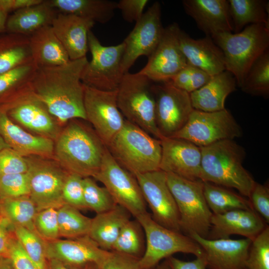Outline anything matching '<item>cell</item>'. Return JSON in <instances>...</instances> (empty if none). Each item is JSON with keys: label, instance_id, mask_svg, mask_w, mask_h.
I'll return each mask as SVG.
<instances>
[{"label": "cell", "instance_id": "1", "mask_svg": "<svg viewBox=\"0 0 269 269\" xmlns=\"http://www.w3.org/2000/svg\"><path fill=\"white\" fill-rule=\"evenodd\" d=\"M86 57L55 66L38 67L32 82L34 96L62 126L73 119L86 121L83 71Z\"/></svg>", "mask_w": 269, "mask_h": 269}, {"label": "cell", "instance_id": "2", "mask_svg": "<svg viewBox=\"0 0 269 269\" xmlns=\"http://www.w3.org/2000/svg\"><path fill=\"white\" fill-rule=\"evenodd\" d=\"M73 119L54 141L53 157L67 171L83 178L98 172L106 146L94 129Z\"/></svg>", "mask_w": 269, "mask_h": 269}, {"label": "cell", "instance_id": "3", "mask_svg": "<svg viewBox=\"0 0 269 269\" xmlns=\"http://www.w3.org/2000/svg\"><path fill=\"white\" fill-rule=\"evenodd\" d=\"M200 180L234 188L249 198L256 181L243 163L246 151L234 139H226L200 147Z\"/></svg>", "mask_w": 269, "mask_h": 269}, {"label": "cell", "instance_id": "4", "mask_svg": "<svg viewBox=\"0 0 269 269\" xmlns=\"http://www.w3.org/2000/svg\"><path fill=\"white\" fill-rule=\"evenodd\" d=\"M106 146L117 162L134 175L159 169L160 140L126 120Z\"/></svg>", "mask_w": 269, "mask_h": 269}, {"label": "cell", "instance_id": "5", "mask_svg": "<svg viewBox=\"0 0 269 269\" xmlns=\"http://www.w3.org/2000/svg\"><path fill=\"white\" fill-rule=\"evenodd\" d=\"M223 52L226 70L240 88L254 61L269 49V28L251 24L238 33L223 32L211 38Z\"/></svg>", "mask_w": 269, "mask_h": 269}, {"label": "cell", "instance_id": "6", "mask_svg": "<svg viewBox=\"0 0 269 269\" xmlns=\"http://www.w3.org/2000/svg\"><path fill=\"white\" fill-rule=\"evenodd\" d=\"M151 83L138 72L125 74L117 89V105L126 120L161 140L163 137L155 123V100Z\"/></svg>", "mask_w": 269, "mask_h": 269}, {"label": "cell", "instance_id": "7", "mask_svg": "<svg viewBox=\"0 0 269 269\" xmlns=\"http://www.w3.org/2000/svg\"><path fill=\"white\" fill-rule=\"evenodd\" d=\"M168 187L175 199L179 216L180 230L186 235L207 238L213 213L206 201L204 182L190 180L166 173Z\"/></svg>", "mask_w": 269, "mask_h": 269}, {"label": "cell", "instance_id": "8", "mask_svg": "<svg viewBox=\"0 0 269 269\" xmlns=\"http://www.w3.org/2000/svg\"><path fill=\"white\" fill-rule=\"evenodd\" d=\"M135 218L141 226L145 238V251L139 260L141 269H153L162 259L177 253L204 257L201 248L189 236L160 225L147 212Z\"/></svg>", "mask_w": 269, "mask_h": 269}, {"label": "cell", "instance_id": "9", "mask_svg": "<svg viewBox=\"0 0 269 269\" xmlns=\"http://www.w3.org/2000/svg\"><path fill=\"white\" fill-rule=\"evenodd\" d=\"M29 186V196L38 211L64 205L62 188L69 172L54 158L40 156L25 157Z\"/></svg>", "mask_w": 269, "mask_h": 269}, {"label": "cell", "instance_id": "10", "mask_svg": "<svg viewBox=\"0 0 269 269\" xmlns=\"http://www.w3.org/2000/svg\"><path fill=\"white\" fill-rule=\"evenodd\" d=\"M88 39L92 59L83 71L82 83L100 90H117L125 74L122 68L124 42L116 45H103L91 30Z\"/></svg>", "mask_w": 269, "mask_h": 269}, {"label": "cell", "instance_id": "11", "mask_svg": "<svg viewBox=\"0 0 269 269\" xmlns=\"http://www.w3.org/2000/svg\"><path fill=\"white\" fill-rule=\"evenodd\" d=\"M242 134L241 127L226 109L212 112L194 109L185 126L172 137L187 140L201 147L234 139Z\"/></svg>", "mask_w": 269, "mask_h": 269}, {"label": "cell", "instance_id": "12", "mask_svg": "<svg viewBox=\"0 0 269 269\" xmlns=\"http://www.w3.org/2000/svg\"><path fill=\"white\" fill-rule=\"evenodd\" d=\"M102 183L117 204L136 218L146 212V204L138 183L133 174L121 166L107 146L100 168L93 177Z\"/></svg>", "mask_w": 269, "mask_h": 269}, {"label": "cell", "instance_id": "13", "mask_svg": "<svg viewBox=\"0 0 269 269\" xmlns=\"http://www.w3.org/2000/svg\"><path fill=\"white\" fill-rule=\"evenodd\" d=\"M155 100V123L163 137H172L187 123L194 110L190 94L169 81L152 84Z\"/></svg>", "mask_w": 269, "mask_h": 269}, {"label": "cell", "instance_id": "14", "mask_svg": "<svg viewBox=\"0 0 269 269\" xmlns=\"http://www.w3.org/2000/svg\"><path fill=\"white\" fill-rule=\"evenodd\" d=\"M86 121L107 146L123 128L125 119L117 105V90L103 91L84 85Z\"/></svg>", "mask_w": 269, "mask_h": 269}, {"label": "cell", "instance_id": "15", "mask_svg": "<svg viewBox=\"0 0 269 269\" xmlns=\"http://www.w3.org/2000/svg\"><path fill=\"white\" fill-rule=\"evenodd\" d=\"M160 3L155 1L135 22L133 30L123 41L125 49L122 60L124 74L141 56L148 58L158 45L164 30L161 22Z\"/></svg>", "mask_w": 269, "mask_h": 269}, {"label": "cell", "instance_id": "16", "mask_svg": "<svg viewBox=\"0 0 269 269\" xmlns=\"http://www.w3.org/2000/svg\"><path fill=\"white\" fill-rule=\"evenodd\" d=\"M134 176L153 219L166 228L181 232L178 211L167 184L166 173L159 169Z\"/></svg>", "mask_w": 269, "mask_h": 269}, {"label": "cell", "instance_id": "17", "mask_svg": "<svg viewBox=\"0 0 269 269\" xmlns=\"http://www.w3.org/2000/svg\"><path fill=\"white\" fill-rule=\"evenodd\" d=\"M180 29L175 22L164 28L158 45L138 73L151 82H168L188 64L179 46Z\"/></svg>", "mask_w": 269, "mask_h": 269}, {"label": "cell", "instance_id": "18", "mask_svg": "<svg viewBox=\"0 0 269 269\" xmlns=\"http://www.w3.org/2000/svg\"><path fill=\"white\" fill-rule=\"evenodd\" d=\"M45 251L48 260L58 261L74 269L90 264L99 267L111 254L100 248L88 235L45 241Z\"/></svg>", "mask_w": 269, "mask_h": 269}, {"label": "cell", "instance_id": "19", "mask_svg": "<svg viewBox=\"0 0 269 269\" xmlns=\"http://www.w3.org/2000/svg\"><path fill=\"white\" fill-rule=\"evenodd\" d=\"M160 141L159 169L188 180H200L202 155L200 147L179 138L163 137Z\"/></svg>", "mask_w": 269, "mask_h": 269}, {"label": "cell", "instance_id": "20", "mask_svg": "<svg viewBox=\"0 0 269 269\" xmlns=\"http://www.w3.org/2000/svg\"><path fill=\"white\" fill-rule=\"evenodd\" d=\"M189 236L202 249L207 268L210 269H248L246 261L252 243L251 239L212 240L195 234Z\"/></svg>", "mask_w": 269, "mask_h": 269}, {"label": "cell", "instance_id": "21", "mask_svg": "<svg viewBox=\"0 0 269 269\" xmlns=\"http://www.w3.org/2000/svg\"><path fill=\"white\" fill-rule=\"evenodd\" d=\"M6 112L13 122L31 133L54 141L62 130L59 122L33 94L20 100Z\"/></svg>", "mask_w": 269, "mask_h": 269}, {"label": "cell", "instance_id": "22", "mask_svg": "<svg viewBox=\"0 0 269 269\" xmlns=\"http://www.w3.org/2000/svg\"><path fill=\"white\" fill-rule=\"evenodd\" d=\"M266 227L263 219L254 210H233L212 214L206 238L227 239L230 236L237 235L252 241Z\"/></svg>", "mask_w": 269, "mask_h": 269}, {"label": "cell", "instance_id": "23", "mask_svg": "<svg viewBox=\"0 0 269 269\" xmlns=\"http://www.w3.org/2000/svg\"><path fill=\"white\" fill-rule=\"evenodd\" d=\"M185 11L207 36L233 32L228 0H183Z\"/></svg>", "mask_w": 269, "mask_h": 269}, {"label": "cell", "instance_id": "24", "mask_svg": "<svg viewBox=\"0 0 269 269\" xmlns=\"http://www.w3.org/2000/svg\"><path fill=\"white\" fill-rule=\"evenodd\" d=\"M95 23L75 15L58 13L51 25L70 60L86 57L88 33Z\"/></svg>", "mask_w": 269, "mask_h": 269}, {"label": "cell", "instance_id": "25", "mask_svg": "<svg viewBox=\"0 0 269 269\" xmlns=\"http://www.w3.org/2000/svg\"><path fill=\"white\" fill-rule=\"evenodd\" d=\"M0 135L11 149L26 157H53L54 141L34 134L14 123L0 109Z\"/></svg>", "mask_w": 269, "mask_h": 269}, {"label": "cell", "instance_id": "26", "mask_svg": "<svg viewBox=\"0 0 269 269\" xmlns=\"http://www.w3.org/2000/svg\"><path fill=\"white\" fill-rule=\"evenodd\" d=\"M178 37L188 64L211 76L226 70L223 52L210 37L195 39L180 29Z\"/></svg>", "mask_w": 269, "mask_h": 269}, {"label": "cell", "instance_id": "27", "mask_svg": "<svg viewBox=\"0 0 269 269\" xmlns=\"http://www.w3.org/2000/svg\"><path fill=\"white\" fill-rule=\"evenodd\" d=\"M237 86L234 76L227 70L214 75L205 85L190 94L192 107L207 112L223 110L226 98Z\"/></svg>", "mask_w": 269, "mask_h": 269}, {"label": "cell", "instance_id": "28", "mask_svg": "<svg viewBox=\"0 0 269 269\" xmlns=\"http://www.w3.org/2000/svg\"><path fill=\"white\" fill-rule=\"evenodd\" d=\"M37 68L32 61L0 75V109L6 111L20 100L33 94L32 82Z\"/></svg>", "mask_w": 269, "mask_h": 269}, {"label": "cell", "instance_id": "29", "mask_svg": "<svg viewBox=\"0 0 269 269\" xmlns=\"http://www.w3.org/2000/svg\"><path fill=\"white\" fill-rule=\"evenodd\" d=\"M28 40L32 61L38 67L58 66L70 60L51 25L38 30Z\"/></svg>", "mask_w": 269, "mask_h": 269}, {"label": "cell", "instance_id": "30", "mask_svg": "<svg viewBox=\"0 0 269 269\" xmlns=\"http://www.w3.org/2000/svg\"><path fill=\"white\" fill-rule=\"evenodd\" d=\"M58 13L47 0L17 10L7 19L6 32L29 36L40 28L51 25Z\"/></svg>", "mask_w": 269, "mask_h": 269}, {"label": "cell", "instance_id": "31", "mask_svg": "<svg viewBox=\"0 0 269 269\" xmlns=\"http://www.w3.org/2000/svg\"><path fill=\"white\" fill-rule=\"evenodd\" d=\"M131 216L126 209L119 205L110 211L97 214L92 219L88 236L100 248L111 252L122 228Z\"/></svg>", "mask_w": 269, "mask_h": 269}, {"label": "cell", "instance_id": "32", "mask_svg": "<svg viewBox=\"0 0 269 269\" xmlns=\"http://www.w3.org/2000/svg\"><path fill=\"white\" fill-rule=\"evenodd\" d=\"M58 13L70 14L95 23H106L114 17L117 2L109 0H47Z\"/></svg>", "mask_w": 269, "mask_h": 269}, {"label": "cell", "instance_id": "33", "mask_svg": "<svg viewBox=\"0 0 269 269\" xmlns=\"http://www.w3.org/2000/svg\"><path fill=\"white\" fill-rule=\"evenodd\" d=\"M235 33L251 24L269 28V2L267 0H228Z\"/></svg>", "mask_w": 269, "mask_h": 269}, {"label": "cell", "instance_id": "34", "mask_svg": "<svg viewBox=\"0 0 269 269\" xmlns=\"http://www.w3.org/2000/svg\"><path fill=\"white\" fill-rule=\"evenodd\" d=\"M32 61L28 36L0 34V75Z\"/></svg>", "mask_w": 269, "mask_h": 269}, {"label": "cell", "instance_id": "35", "mask_svg": "<svg viewBox=\"0 0 269 269\" xmlns=\"http://www.w3.org/2000/svg\"><path fill=\"white\" fill-rule=\"evenodd\" d=\"M203 182L204 197L213 214H221L236 209L254 210L249 200L242 195L228 188L210 182Z\"/></svg>", "mask_w": 269, "mask_h": 269}, {"label": "cell", "instance_id": "36", "mask_svg": "<svg viewBox=\"0 0 269 269\" xmlns=\"http://www.w3.org/2000/svg\"><path fill=\"white\" fill-rule=\"evenodd\" d=\"M0 211L13 226L35 231L33 222L38 210L29 195L0 200Z\"/></svg>", "mask_w": 269, "mask_h": 269}, {"label": "cell", "instance_id": "37", "mask_svg": "<svg viewBox=\"0 0 269 269\" xmlns=\"http://www.w3.org/2000/svg\"><path fill=\"white\" fill-rule=\"evenodd\" d=\"M145 249L143 229L136 220H129L122 228L111 252L140 259Z\"/></svg>", "mask_w": 269, "mask_h": 269}, {"label": "cell", "instance_id": "38", "mask_svg": "<svg viewBox=\"0 0 269 269\" xmlns=\"http://www.w3.org/2000/svg\"><path fill=\"white\" fill-rule=\"evenodd\" d=\"M244 92L268 98L269 96V49L253 63L240 87Z\"/></svg>", "mask_w": 269, "mask_h": 269}, {"label": "cell", "instance_id": "39", "mask_svg": "<svg viewBox=\"0 0 269 269\" xmlns=\"http://www.w3.org/2000/svg\"><path fill=\"white\" fill-rule=\"evenodd\" d=\"M57 219L60 238L88 235L92 219L82 214L79 209L64 204L57 208Z\"/></svg>", "mask_w": 269, "mask_h": 269}, {"label": "cell", "instance_id": "40", "mask_svg": "<svg viewBox=\"0 0 269 269\" xmlns=\"http://www.w3.org/2000/svg\"><path fill=\"white\" fill-rule=\"evenodd\" d=\"M13 226V225H12ZM13 233L29 257L40 269H48L45 241L34 231L19 226H13Z\"/></svg>", "mask_w": 269, "mask_h": 269}, {"label": "cell", "instance_id": "41", "mask_svg": "<svg viewBox=\"0 0 269 269\" xmlns=\"http://www.w3.org/2000/svg\"><path fill=\"white\" fill-rule=\"evenodd\" d=\"M83 200L86 209L96 214L110 211L118 204L108 189L99 186L93 177L83 179Z\"/></svg>", "mask_w": 269, "mask_h": 269}, {"label": "cell", "instance_id": "42", "mask_svg": "<svg viewBox=\"0 0 269 269\" xmlns=\"http://www.w3.org/2000/svg\"><path fill=\"white\" fill-rule=\"evenodd\" d=\"M248 269H269V227L252 241L246 261Z\"/></svg>", "mask_w": 269, "mask_h": 269}, {"label": "cell", "instance_id": "43", "mask_svg": "<svg viewBox=\"0 0 269 269\" xmlns=\"http://www.w3.org/2000/svg\"><path fill=\"white\" fill-rule=\"evenodd\" d=\"M213 76L188 64L169 82L175 87L190 94L207 83Z\"/></svg>", "mask_w": 269, "mask_h": 269}, {"label": "cell", "instance_id": "44", "mask_svg": "<svg viewBox=\"0 0 269 269\" xmlns=\"http://www.w3.org/2000/svg\"><path fill=\"white\" fill-rule=\"evenodd\" d=\"M35 231L45 241L60 238L57 219V208H47L38 211L33 222Z\"/></svg>", "mask_w": 269, "mask_h": 269}, {"label": "cell", "instance_id": "45", "mask_svg": "<svg viewBox=\"0 0 269 269\" xmlns=\"http://www.w3.org/2000/svg\"><path fill=\"white\" fill-rule=\"evenodd\" d=\"M26 173L0 175V200L29 195Z\"/></svg>", "mask_w": 269, "mask_h": 269}, {"label": "cell", "instance_id": "46", "mask_svg": "<svg viewBox=\"0 0 269 269\" xmlns=\"http://www.w3.org/2000/svg\"><path fill=\"white\" fill-rule=\"evenodd\" d=\"M83 178L69 172L64 182L62 192L64 204L75 207L79 210H86L83 200Z\"/></svg>", "mask_w": 269, "mask_h": 269}, {"label": "cell", "instance_id": "47", "mask_svg": "<svg viewBox=\"0 0 269 269\" xmlns=\"http://www.w3.org/2000/svg\"><path fill=\"white\" fill-rule=\"evenodd\" d=\"M27 169L25 157L11 148L0 150V175L26 173Z\"/></svg>", "mask_w": 269, "mask_h": 269}, {"label": "cell", "instance_id": "48", "mask_svg": "<svg viewBox=\"0 0 269 269\" xmlns=\"http://www.w3.org/2000/svg\"><path fill=\"white\" fill-rule=\"evenodd\" d=\"M14 269H40L27 255L12 232L6 255Z\"/></svg>", "mask_w": 269, "mask_h": 269}, {"label": "cell", "instance_id": "49", "mask_svg": "<svg viewBox=\"0 0 269 269\" xmlns=\"http://www.w3.org/2000/svg\"><path fill=\"white\" fill-rule=\"evenodd\" d=\"M253 209L266 223H269V189L256 182L248 198Z\"/></svg>", "mask_w": 269, "mask_h": 269}, {"label": "cell", "instance_id": "50", "mask_svg": "<svg viewBox=\"0 0 269 269\" xmlns=\"http://www.w3.org/2000/svg\"><path fill=\"white\" fill-rule=\"evenodd\" d=\"M148 1L147 0H120L117 2V8L120 10L126 21L132 23L140 18Z\"/></svg>", "mask_w": 269, "mask_h": 269}, {"label": "cell", "instance_id": "51", "mask_svg": "<svg viewBox=\"0 0 269 269\" xmlns=\"http://www.w3.org/2000/svg\"><path fill=\"white\" fill-rule=\"evenodd\" d=\"M138 259L111 252L99 269H141Z\"/></svg>", "mask_w": 269, "mask_h": 269}, {"label": "cell", "instance_id": "52", "mask_svg": "<svg viewBox=\"0 0 269 269\" xmlns=\"http://www.w3.org/2000/svg\"><path fill=\"white\" fill-rule=\"evenodd\" d=\"M170 269H206L207 265L203 256L196 257L192 261H184L174 257L166 259Z\"/></svg>", "mask_w": 269, "mask_h": 269}, {"label": "cell", "instance_id": "53", "mask_svg": "<svg viewBox=\"0 0 269 269\" xmlns=\"http://www.w3.org/2000/svg\"><path fill=\"white\" fill-rule=\"evenodd\" d=\"M9 221L2 215L0 217V259L6 257L8 246L11 235L13 232L12 227Z\"/></svg>", "mask_w": 269, "mask_h": 269}, {"label": "cell", "instance_id": "54", "mask_svg": "<svg viewBox=\"0 0 269 269\" xmlns=\"http://www.w3.org/2000/svg\"><path fill=\"white\" fill-rule=\"evenodd\" d=\"M43 0H0V7L6 13L13 12L41 2Z\"/></svg>", "mask_w": 269, "mask_h": 269}, {"label": "cell", "instance_id": "55", "mask_svg": "<svg viewBox=\"0 0 269 269\" xmlns=\"http://www.w3.org/2000/svg\"><path fill=\"white\" fill-rule=\"evenodd\" d=\"M48 261V269H74L68 267L61 262L55 260ZM77 269H99V267L96 264H90L83 268Z\"/></svg>", "mask_w": 269, "mask_h": 269}, {"label": "cell", "instance_id": "56", "mask_svg": "<svg viewBox=\"0 0 269 269\" xmlns=\"http://www.w3.org/2000/svg\"><path fill=\"white\" fill-rule=\"evenodd\" d=\"M7 14L8 13L0 7V34L6 32Z\"/></svg>", "mask_w": 269, "mask_h": 269}, {"label": "cell", "instance_id": "57", "mask_svg": "<svg viewBox=\"0 0 269 269\" xmlns=\"http://www.w3.org/2000/svg\"><path fill=\"white\" fill-rule=\"evenodd\" d=\"M0 269H14L9 260L6 257L0 259Z\"/></svg>", "mask_w": 269, "mask_h": 269}, {"label": "cell", "instance_id": "58", "mask_svg": "<svg viewBox=\"0 0 269 269\" xmlns=\"http://www.w3.org/2000/svg\"><path fill=\"white\" fill-rule=\"evenodd\" d=\"M155 269H170L166 260L160 264H158Z\"/></svg>", "mask_w": 269, "mask_h": 269}, {"label": "cell", "instance_id": "59", "mask_svg": "<svg viewBox=\"0 0 269 269\" xmlns=\"http://www.w3.org/2000/svg\"><path fill=\"white\" fill-rule=\"evenodd\" d=\"M5 148H10V147L0 135V150Z\"/></svg>", "mask_w": 269, "mask_h": 269}, {"label": "cell", "instance_id": "60", "mask_svg": "<svg viewBox=\"0 0 269 269\" xmlns=\"http://www.w3.org/2000/svg\"><path fill=\"white\" fill-rule=\"evenodd\" d=\"M1 216V213H0V217Z\"/></svg>", "mask_w": 269, "mask_h": 269}]
</instances>
